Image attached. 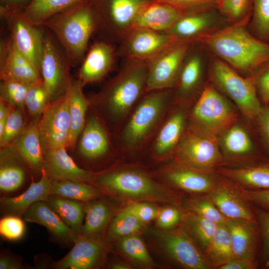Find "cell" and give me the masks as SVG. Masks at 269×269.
Returning a JSON list of instances; mask_svg holds the SVG:
<instances>
[{"instance_id":"60d3db41","label":"cell","mask_w":269,"mask_h":269,"mask_svg":"<svg viewBox=\"0 0 269 269\" xmlns=\"http://www.w3.org/2000/svg\"><path fill=\"white\" fill-rule=\"evenodd\" d=\"M109 213V207L102 201L92 203L85 206L84 222L80 235L90 237L100 232L107 222Z\"/></svg>"},{"instance_id":"9f6ffc18","label":"cell","mask_w":269,"mask_h":269,"mask_svg":"<svg viewBox=\"0 0 269 269\" xmlns=\"http://www.w3.org/2000/svg\"><path fill=\"white\" fill-rule=\"evenodd\" d=\"M259 268L257 260L235 257L218 269H255Z\"/></svg>"},{"instance_id":"91938a15","label":"cell","mask_w":269,"mask_h":269,"mask_svg":"<svg viewBox=\"0 0 269 269\" xmlns=\"http://www.w3.org/2000/svg\"><path fill=\"white\" fill-rule=\"evenodd\" d=\"M256 119L260 131L269 149V106L263 108Z\"/></svg>"},{"instance_id":"f35d334b","label":"cell","mask_w":269,"mask_h":269,"mask_svg":"<svg viewBox=\"0 0 269 269\" xmlns=\"http://www.w3.org/2000/svg\"><path fill=\"white\" fill-rule=\"evenodd\" d=\"M187 230L192 239L203 251L211 240L218 224L213 221L188 211L183 215Z\"/></svg>"},{"instance_id":"680465c9","label":"cell","mask_w":269,"mask_h":269,"mask_svg":"<svg viewBox=\"0 0 269 269\" xmlns=\"http://www.w3.org/2000/svg\"><path fill=\"white\" fill-rule=\"evenodd\" d=\"M184 10L205 5H215L217 0H163Z\"/></svg>"},{"instance_id":"ab89813d","label":"cell","mask_w":269,"mask_h":269,"mask_svg":"<svg viewBox=\"0 0 269 269\" xmlns=\"http://www.w3.org/2000/svg\"><path fill=\"white\" fill-rule=\"evenodd\" d=\"M216 6L230 23L248 24L252 16L253 0H217Z\"/></svg>"},{"instance_id":"94428289","label":"cell","mask_w":269,"mask_h":269,"mask_svg":"<svg viewBox=\"0 0 269 269\" xmlns=\"http://www.w3.org/2000/svg\"><path fill=\"white\" fill-rule=\"evenodd\" d=\"M7 103L0 98V136L2 134L11 107H7Z\"/></svg>"},{"instance_id":"1f68e13d","label":"cell","mask_w":269,"mask_h":269,"mask_svg":"<svg viewBox=\"0 0 269 269\" xmlns=\"http://www.w3.org/2000/svg\"><path fill=\"white\" fill-rule=\"evenodd\" d=\"M83 87L79 79H72L67 89L70 118L69 148L75 146L78 137L81 134L86 124L85 115L90 102L83 93Z\"/></svg>"},{"instance_id":"7bdbcfd3","label":"cell","mask_w":269,"mask_h":269,"mask_svg":"<svg viewBox=\"0 0 269 269\" xmlns=\"http://www.w3.org/2000/svg\"><path fill=\"white\" fill-rule=\"evenodd\" d=\"M189 212L210 220L217 224H224L226 219L218 210L208 194L198 196L186 203Z\"/></svg>"},{"instance_id":"11a10c76","label":"cell","mask_w":269,"mask_h":269,"mask_svg":"<svg viewBox=\"0 0 269 269\" xmlns=\"http://www.w3.org/2000/svg\"><path fill=\"white\" fill-rule=\"evenodd\" d=\"M241 188L245 196L254 205L269 210V189L252 190Z\"/></svg>"},{"instance_id":"d6986e66","label":"cell","mask_w":269,"mask_h":269,"mask_svg":"<svg viewBox=\"0 0 269 269\" xmlns=\"http://www.w3.org/2000/svg\"><path fill=\"white\" fill-rule=\"evenodd\" d=\"M186 10L163 0H149L138 12L131 31L145 29L165 32Z\"/></svg>"},{"instance_id":"e575fe53","label":"cell","mask_w":269,"mask_h":269,"mask_svg":"<svg viewBox=\"0 0 269 269\" xmlns=\"http://www.w3.org/2000/svg\"><path fill=\"white\" fill-rule=\"evenodd\" d=\"M212 269H218L235 258L230 234L225 223L218 224L208 244L203 251Z\"/></svg>"},{"instance_id":"6f0895ef","label":"cell","mask_w":269,"mask_h":269,"mask_svg":"<svg viewBox=\"0 0 269 269\" xmlns=\"http://www.w3.org/2000/svg\"><path fill=\"white\" fill-rule=\"evenodd\" d=\"M32 0H0V16L13 13L21 12Z\"/></svg>"},{"instance_id":"f5cc1de1","label":"cell","mask_w":269,"mask_h":269,"mask_svg":"<svg viewBox=\"0 0 269 269\" xmlns=\"http://www.w3.org/2000/svg\"><path fill=\"white\" fill-rule=\"evenodd\" d=\"M180 211L175 207L164 208L158 213L157 223L161 228L169 229L176 226L182 219Z\"/></svg>"},{"instance_id":"d4e9b609","label":"cell","mask_w":269,"mask_h":269,"mask_svg":"<svg viewBox=\"0 0 269 269\" xmlns=\"http://www.w3.org/2000/svg\"><path fill=\"white\" fill-rule=\"evenodd\" d=\"M187 120L186 112L176 109L162 123L152 145L153 153L163 157L174 152L185 131Z\"/></svg>"},{"instance_id":"ffe728a7","label":"cell","mask_w":269,"mask_h":269,"mask_svg":"<svg viewBox=\"0 0 269 269\" xmlns=\"http://www.w3.org/2000/svg\"><path fill=\"white\" fill-rule=\"evenodd\" d=\"M115 50L110 43L96 41L85 55L78 72L83 86L102 80L111 70L115 62Z\"/></svg>"},{"instance_id":"83f0119b","label":"cell","mask_w":269,"mask_h":269,"mask_svg":"<svg viewBox=\"0 0 269 269\" xmlns=\"http://www.w3.org/2000/svg\"><path fill=\"white\" fill-rule=\"evenodd\" d=\"M23 216L25 221L45 227L54 235L67 243H74L77 236L46 201L35 203Z\"/></svg>"},{"instance_id":"f546056e","label":"cell","mask_w":269,"mask_h":269,"mask_svg":"<svg viewBox=\"0 0 269 269\" xmlns=\"http://www.w3.org/2000/svg\"><path fill=\"white\" fill-rule=\"evenodd\" d=\"M38 120L26 127L10 144L33 171L41 173L44 149L38 128Z\"/></svg>"},{"instance_id":"6da1fadb","label":"cell","mask_w":269,"mask_h":269,"mask_svg":"<svg viewBox=\"0 0 269 269\" xmlns=\"http://www.w3.org/2000/svg\"><path fill=\"white\" fill-rule=\"evenodd\" d=\"M247 25L230 24L201 35L193 42L199 44L238 73L251 76L269 61V42L255 36Z\"/></svg>"},{"instance_id":"5b68a950","label":"cell","mask_w":269,"mask_h":269,"mask_svg":"<svg viewBox=\"0 0 269 269\" xmlns=\"http://www.w3.org/2000/svg\"><path fill=\"white\" fill-rule=\"evenodd\" d=\"M172 90L146 92L138 101L121 134L125 147L135 149L144 143L164 118L171 100Z\"/></svg>"},{"instance_id":"603a6c76","label":"cell","mask_w":269,"mask_h":269,"mask_svg":"<svg viewBox=\"0 0 269 269\" xmlns=\"http://www.w3.org/2000/svg\"><path fill=\"white\" fill-rule=\"evenodd\" d=\"M225 224L235 257L255 259L258 262L260 232L257 221L227 219Z\"/></svg>"},{"instance_id":"d6a6232c","label":"cell","mask_w":269,"mask_h":269,"mask_svg":"<svg viewBox=\"0 0 269 269\" xmlns=\"http://www.w3.org/2000/svg\"><path fill=\"white\" fill-rule=\"evenodd\" d=\"M20 155L11 144L0 151V189L4 193L13 192L23 184L25 171L19 163Z\"/></svg>"},{"instance_id":"ba28073f","label":"cell","mask_w":269,"mask_h":269,"mask_svg":"<svg viewBox=\"0 0 269 269\" xmlns=\"http://www.w3.org/2000/svg\"><path fill=\"white\" fill-rule=\"evenodd\" d=\"M219 146L218 138L203 136L187 129L174 152L176 162L202 171L216 172L224 162Z\"/></svg>"},{"instance_id":"7402d4cb","label":"cell","mask_w":269,"mask_h":269,"mask_svg":"<svg viewBox=\"0 0 269 269\" xmlns=\"http://www.w3.org/2000/svg\"><path fill=\"white\" fill-rule=\"evenodd\" d=\"M165 179L172 185L186 192L208 194L214 187L219 174L202 171L176 162L164 172Z\"/></svg>"},{"instance_id":"484cf974","label":"cell","mask_w":269,"mask_h":269,"mask_svg":"<svg viewBox=\"0 0 269 269\" xmlns=\"http://www.w3.org/2000/svg\"><path fill=\"white\" fill-rule=\"evenodd\" d=\"M102 246L97 241L78 235L70 251L58 261L55 267L58 269H88L93 267L98 260Z\"/></svg>"},{"instance_id":"8992f818","label":"cell","mask_w":269,"mask_h":269,"mask_svg":"<svg viewBox=\"0 0 269 269\" xmlns=\"http://www.w3.org/2000/svg\"><path fill=\"white\" fill-rule=\"evenodd\" d=\"M209 75L212 85L231 99L249 119L257 118L263 108L252 75L243 77L220 59L211 54Z\"/></svg>"},{"instance_id":"4dcf8cb0","label":"cell","mask_w":269,"mask_h":269,"mask_svg":"<svg viewBox=\"0 0 269 269\" xmlns=\"http://www.w3.org/2000/svg\"><path fill=\"white\" fill-rule=\"evenodd\" d=\"M79 141V149L84 157L91 159L104 156L110 144L106 130L97 116H91L85 124Z\"/></svg>"},{"instance_id":"9c48e42d","label":"cell","mask_w":269,"mask_h":269,"mask_svg":"<svg viewBox=\"0 0 269 269\" xmlns=\"http://www.w3.org/2000/svg\"><path fill=\"white\" fill-rule=\"evenodd\" d=\"M193 42L178 41L147 60L146 92L175 87L183 60Z\"/></svg>"},{"instance_id":"b9f144b4","label":"cell","mask_w":269,"mask_h":269,"mask_svg":"<svg viewBox=\"0 0 269 269\" xmlns=\"http://www.w3.org/2000/svg\"><path fill=\"white\" fill-rule=\"evenodd\" d=\"M247 27L258 38L269 41V0H253L252 16Z\"/></svg>"},{"instance_id":"52a82bcc","label":"cell","mask_w":269,"mask_h":269,"mask_svg":"<svg viewBox=\"0 0 269 269\" xmlns=\"http://www.w3.org/2000/svg\"><path fill=\"white\" fill-rule=\"evenodd\" d=\"M59 44L49 32H44L40 72L50 102L64 93L72 80L71 66Z\"/></svg>"},{"instance_id":"9a60e30c","label":"cell","mask_w":269,"mask_h":269,"mask_svg":"<svg viewBox=\"0 0 269 269\" xmlns=\"http://www.w3.org/2000/svg\"><path fill=\"white\" fill-rule=\"evenodd\" d=\"M96 180L107 189L127 197H150L160 193L159 189L149 177L135 170L112 171L99 176Z\"/></svg>"},{"instance_id":"4316f807","label":"cell","mask_w":269,"mask_h":269,"mask_svg":"<svg viewBox=\"0 0 269 269\" xmlns=\"http://www.w3.org/2000/svg\"><path fill=\"white\" fill-rule=\"evenodd\" d=\"M216 173L248 189H269V161L229 167L220 166Z\"/></svg>"},{"instance_id":"30bf717a","label":"cell","mask_w":269,"mask_h":269,"mask_svg":"<svg viewBox=\"0 0 269 269\" xmlns=\"http://www.w3.org/2000/svg\"><path fill=\"white\" fill-rule=\"evenodd\" d=\"M38 128L44 150L60 146L68 147L70 118L67 90L48 103L38 120Z\"/></svg>"},{"instance_id":"836d02e7","label":"cell","mask_w":269,"mask_h":269,"mask_svg":"<svg viewBox=\"0 0 269 269\" xmlns=\"http://www.w3.org/2000/svg\"><path fill=\"white\" fill-rule=\"evenodd\" d=\"M93 0H32L21 11L20 15L36 26L53 15L77 4Z\"/></svg>"},{"instance_id":"5bb4252c","label":"cell","mask_w":269,"mask_h":269,"mask_svg":"<svg viewBox=\"0 0 269 269\" xmlns=\"http://www.w3.org/2000/svg\"><path fill=\"white\" fill-rule=\"evenodd\" d=\"M178 41L164 32L134 29L123 40L117 54L125 59L148 60Z\"/></svg>"},{"instance_id":"74e56055","label":"cell","mask_w":269,"mask_h":269,"mask_svg":"<svg viewBox=\"0 0 269 269\" xmlns=\"http://www.w3.org/2000/svg\"><path fill=\"white\" fill-rule=\"evenodd\" d=\"M50 194L82 202L92 200L99 195L94 187L86 182L71 180L52 181Z\"/></svg>"},{"instance_id":"6125c7cd","label":"cell","mask_w":269,"mask_h":269,"mask_svg":"<svg viewBox=\"0 0 269 269\" xmlns=\"http://www.w3.org/2000/svg\"><path fill=\"white\" fill-rule=\"evenodd\" d=\"M20 268V264L9 257L3 256L0 259V269H17Z\"/></svg>"},{"instance_id":"8d00e7d4","label":"cell","mask_w":269,"mask_h":269,"mask_svg":"<svg viewBox=\"0 0 269 269\" xmlns=\"http://www.w3.org/2000/svg\"><path fill=\"white\" fill-rule=\"evenodd\" d=\"M219 145L226 155L240 157L252 151L253 144L246 131L241 126L235 124L218 138Z\"/></svg>"},{"instance_id":"277c9868","label":"cell","mask_w":269,"mask_h":269,"mask_svg":"<svg viewBox=\"0 0 269 269\" xmlns=\"http://www.w3.org/2000/svg\"><path fill=\"white\" fill-rule=\"evenodd\" d=\"M238 114L212 84L205 86L188 117L189 129L200 135L218 138L236 124Z\"/></svg>"},{"instance_id":"f6af8a7d","label":"cell","mask_w":269,"mask_h":269,"mask_svg":"<svg viewBox=\"0 0 269 269\" xmlns=\"http://www.w3.org/2000/svg\"><path fill=\"white\" fill-rule=\"evenodd\" d=\"M30 85L16 81H0V99L11 107L23 109Z\"/></svg>"},{"instance_id":"be15d7a7","label":"cell","mask_w":269,"mask_h":269,"mask_svg":"<svg viewBox=\"0 0 269 269\" xmlns=\"http://www.w3.org/2000/svg\"><path fill=\"white\" fill-rule=\"evenodd\" d=\"M113 268L115 269H128L126 266L121 264H116L113 266Z\"/></svg>"},{"instance_id":"db71d44e","label":"cell","mask_w":269,"mask_h":269,"mask_svg":"<svg viewBox=\"0 0 269 269\" xmlns=\"http://www.w3.org/2000/svg\"><path fill=\"white\" fill-rule=\"evenodd\" d=\"M126 208L143 223L155 219L158 214L156 207L146 203H134Z\"/></svg>"},{"instance_id":"7c38bea8","label":"cell","mask_w":269,"mask_h":269,"mask_svg":"<svg viewBox=\"0 0 269 269\" xmlns=\"http://www.w3.org/2000/svg\"><path fill=\"white\" fill-rule=\"evenodd\" d=\"M208 194L226 219L257 221L255 206L241 187L232 180L219 174L216 184Z\"/></svg>"},{"instance_id":"ee69618b","label":"cell","mask_w":269,"mask_h":269,"mask_svg":"<svg viewBox=\"0 0 269 269\" xmlns=\"http://www.w3.org/2000/svg\"><path fill=\"white\" fill-rule=\"evenodd\" d=\"M255 208L260 232L259 267L269 269V210L256 206Z\"/></svg>"},{"instance_id":"c3c4849f","label":"cell","mask_w":269,"mask_h":269,"mask_svg":"<svg viewBox=\"0 0 269 269\" xmlns=\"http://www.w3.org/2000/svg\"><path fill=\"white\" fill-rule=\"evenodd\" d=\"M26 127L23 109L11 107L4 130L0 136V147L10 145Z\"/></svg>"},{"instance_id":"d590c367","label":"cell","mask_w":269,"mask_h":269,"mask_svg":"<svg viewBox=\"0 0 269 269\" xmlns=\"http://www.w3.org/2000/svg\"><path fill=\"white\" fill-rule=\"evenodd\" d=\"M46 202L73 231L80 233L83 225L85 206L82 202L50 195Z\"/></svg>"},{"instance_id":"8fae6325","label":"cell","mask_w":269,"mask_h":269,"mask_svg":"<svg viewBox=\"0 0 269 269\" xmlns=\"http://www.w3.org/2000/svg\"><path fill=\"white\" fill-rule=\"evenodd\" d=\"M230 23L215 5L187 9L167 31L179 41H194L197 37L220 29Z\"/></svg>"},{"instance_id":"44dd1931","label":"cell","mask_w":269,"mask_h":269,"mask_svg":"<svg viewBox=\"0 0 269 269\" xmlns=\"http://www.w3.org/2000/svg\"><path fill=\"white\" fill-rule=\"evenodd\" d=\"M43 169L51 180L88 182L92 180L91 172L79 167L70 156L64 146L44 150Z\"/></svg>"},{"instance_id":"4fadbf2b","label":"cell","mask_w":269,"mask_h":269,"mask_svg":"<svg viewBox=\"0 0 269 269\" xmlns=\"http://www.w3.org/2000/svg\"><path fill=\"white\" fill-rule=\"evenodd\" d=\"M149 0H104L96 9L100 28L114 38L122 40L131 31L133 22L140 8Z\"/></svg>"},{"instance_id":"7dc6e473","label":"cell","mask_w":269,"mask_h":269,"mask_svg":"<svg viewBox=\"0 0 269 269\" xmlns=\"http://www.w3.org/2000/svg\"><path fill=\"white\" fill-rule=\"evenodd\" d=\"M49 102L42 79L30 85L25 100V107L29 115L32 116L40 115Z\"/></svg>"},{"instance_id":"f907efd6","label":"cell","mask_w":269,"mask_h":269,"mask_svg":"<svg viewBox=\"0 0 269 269\" xmlns=\"http://www.w3.org/2000/svg\"><path fill=\"white\" fill-rule=\"evenodd\" d=\"M24 231V222L18 216H6L0 221V235L9 240L19 239L23 236Z\"/></svg>"},{"instance_id":"ac0fdd59","label":"cell","mask_w":269,"mask_h":269,"mask_svg":"<svg viewBox=\"0 0 269 269\" xmlns=\"http://www.w3.org/2000/svg\"><path fill=\"white\" fill-rule=\"evenodd\" d=\"M163 243L171 258L178 265L188 269H210L202 251L189 234L177 229L163 235Z\"/></svg>"},{"instance_id":"681fc988","label":"cell","mask_w":269,"mask_h":269,"mask_svg":"<svg viewBox=\"0 0 269 269\" xmlns=\"http://www.w3.org/2000/svg\"><path fill=\"white\" fill-rule=\"evenodd\" d=\"M123 251L130 258L144 265H150L151 259L146 248L138 237L129 235L124 237L121 242Z\"/></svg>"},{"instance_id":"e0dca14e","label":"cell","mask_w":269,"mask_h":269,"mask_svg":"<svg viewBox=\"0 0 269 269\" xmlns=\"http://www.w3.org/2000/svg\"><path fill=\"white\" fill-rule=\"evenodd\" d=\"M0 78L29 85L42 79L38 69L15 48L10 38L0 41Z\"/></svg>"},{"instance_id":"816d5d0a","label":"cell","mask_w":269,"mask_h":269,"mask_svg":"<svg viewBox=\"0 0 269 269\" xmlns=\"http://www.w3.org/2000/svg\"><path fill=\"white\" fill-rule=\"evenodd\" d=\"M258 94L265 103H269V61L258 68L252 74Z\"/></svg>"},{"instance_id":"3957f363","label":"cell","mask_w":269,"mask_h":269,"mask_svg":"<svg viewBox=\"0 0 269 269\" xmlns=\"http://www.w3.org/2000/svg\"><path fill=\"white\" fill-rule=\"evenodd\" d=\"M92 1L61 11L41 25L54 35L71 67L82 62L92 35L100 28L99 15Z\"/></svg>"},{"instance_id":"2e32d148","label":"cell","mask_w":269,"mask_h":269,"mask_svg":"<svg viewBox=\"0 0 269 269\" xmlns=\"http://www.w3.org/2000/svg\"><path fill=\"white\" fill-rule=\"evenodd\" d=\"M19 12L8 14L2 18L7 22L10 32L9 38L15 48L27 58L40 72L44 31L38 28L40 26L28 23L22 18Z\"/></svg>"},{"instance_id":"7a4b0ae2","label":"cell","mask_w":269,"mask_h":269,"mask_svg":"<svg viewBox=\"0 0 269 269\" xmlns=\"http://www.w3.org/2000/svg\"><path fill=\"white\" fill-rule=\"evenodd\" d=\"M148 69L147 60L125 59L119 72L89 100L90 103L113 123L122 121L146 92Z\"/></svg>"},{"instance_id":"cb8c5ba5","label":"cell","mask_w":269,"mask_h":269,"mask_svg":"<svg viewBox=\"0 0 269 269\" xmlns=\"http://www.w3.org/2000/svg\"><path fill=\"white\" fill-rule=\"evenodd\" d=\"M193 42L184 60L174 88L177 97L186 99L196 91L201 82L204 67V60L201 46Z\"/></svg>"},{"instance_id":"bcb514c9","label":"cell","mask_w":269,"mask_h":269,"mask_svg":"<svg viewBox=\"0 0 269 269\" xmlns=\"http://www.w3.org/2000/svg\"><path fill=\"white\" fill-rule=\"evenodd\" d=\"M142 223L127 208L114 218L110 226V233L115 237L133 235L142 227Z\"/></svg>"},{"instance_id":"f1b7e54d","label":"cell","mask_w":269,"mask_h":269,"mask_svg":"<svg viewBox=\"0 0 269 269\" xmlns=\"http://www.w3.org/2000/svg\"><path fill=\"white\" fill-rule=\"evenodd\" d=\"M41 177L37 182H32L22 194L15 197H4L1 203L7 211L15 215H23L33 204L39 201H47L51 195V180L43 169Z\"/></svg>"}]
</instances>
